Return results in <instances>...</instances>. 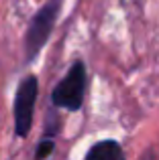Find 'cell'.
<instances>
[{
	"mask_svg": "<svg viewBox=\"0 0 159 160\" xmlns=\"http://www.w3.org/2000/svg\"><path fill=\"white\" fill-rule=\"evenodd\" d=\"M84 93H86V67L82 61H76L65 73V77L53 87L51 102L57 108L78 112L84 103Z\"/></svg>",
	"mask_w": 159,
	"mask_h": 160,
	"instance_id": "1",
	"label": "cell"
},
{
	"mask_svg": "<svg viewBox=\"0 0 159 160\" xmlns=\"http://www.w3.org/2000/svg\"><path fill=\"white\" fill-rule=\"evenodd\" d=\"M59 8H61V0H49L33 16L31 24H29V31H27V37H25L27 61H33L37 57V53L41 51V47L47 43L49 35L53 31V24L57 20V14H59Z\"/></svg>",
	"mask_w": 159,
	"mask_h": 160,
	"instance_id": "2",
	"label": "cell"
},
{
	"mask_svg": "<svg viewBox=\"0 0 159 160\" xmlns=\"http://www.w3.org/2000/svg\"><path fill=\"white\" fill-rule=\"evenodd\" d=\"M37 93H39V83L35 75H27L20 81L14 98V134L19 138L29 136L33 126V109H35Z\"/></svg>",
	"mask_w": 159,
	"mask_h": 160,
	"instance_id": "3",
	"label": "cell"
},
{
	"mask_svg": "<svg viewBox=\"0 0 159 160\" xmlns=\"http://www.w3.org/2000/svg\"><path fill=\"white\" fill-rule=\"evenodd\" d=\"M123 156H124V152H123V148H120V144H116V142H112V140L98 142V144H94L86 154L88 160H120Z\"/></svg>",
	"mask_w": 159,
	"mask_h": 160,
	"instance_id": "4",
	"label": "cell"
},
{
	"mask_svg": "<svg viewBox=\"0 0 159 160\" xmlns=\"http://www.w3.org/2000/svg\"><path fill=\"white\" fill-rule=\"evenodd\" d=\"M53 146H55V144H53V140H49V138H45V140L41 142V146L37 148L35 156H37V158H45L47 154H51V152H53Z\"/></svg>",
	"mask_w": 159,
	"mask_h": 160,
	"instance_id": "5",
	"label": "cell"
}]
</instances>
